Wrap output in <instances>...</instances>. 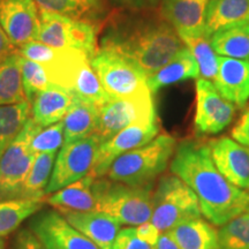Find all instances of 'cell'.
I'll use <instances>...</instances> for the list:
<instances>
[{"mask_svg":"<svg viewBox=\"0 0 249 249\" xmlns=\"http://www.w3.org/2000/svg\"><path fill=\"white\" fill-rule=\"evenodd\" d=\"M176 148L177 141L172 135L158 134L147 144L118 157L105 177L129 186H152L155 179L166 170Z\"/></svg>","mask_w":249,"mask_h":249,"instance_id":"obj_3","label":"cell"},{"mask_svg":"<svg viewBox=\"0 0 249 249\" xmlns=\"http://www.w3.org/2000/svg\"><path fill=\"white\" fill-rule=\"evenodd\" d=\"M211 155L219 172L238 188L249 189V148L223 138L209 141Z\"/></svg>","mask_w":249,"mask_h":249,"instance_id":"obj_16","label":"cell"},{"mask_svg":"<svg viewBox=\"0 0 249 249\" xmlns=\"http://www.w3.org/2000/svg\"><path fill=\"white\" fill-rule=\"evenodd\" d=\"M154 116L157 113L154 95L150 91L128 98H111L98 107V124L95 134L102 142H105L129 124Z\"/></svg>","mask_w":249,"mask_h":249,"instance_id":"obj_11","label":"cell"},{"mask_svg":"<svg viewBox=\"0 0 249 249\" xmlns=\"http://www.w3.org/2000/svg\"><path fill=\"white\" fill-rule=\"evenodd\" d=\"M0 27L15 48L36 40L39 9L35 0H0Z\"/></svg>","mask_w":249,"mask_h":249,"instance_id":"obj_15","label":"cell"},{"mask_svg":"<svg viewBox=\"0 0 249 249\" xmlns=\"http://www.w3.org/2000/svg\"><path fill=\"white\" fill-rule=\"evenodd\" d=\"M36 40L58 50H75L91 59L97 52V26L39 9Z\"/></svg>","mask_w":249,"mask_h":249,"instance_id":"obj_8","label":"cell"},{"mask_svg":"<svg viewBox=\"0 0 249 249\" xmlns=\"http://www.w3.org/2000/svg\"><path fill=\"white\" fill-rule=\"evenodd\" d=\"M27 102L21 81L18 51L0 59V107Z\"/></svg>","mask_w":249,"mask_h":249,"instance_id":"obj_29","label":"cell"},{"mask_svg":"<svg viewBox=\"0 0 249 249\" xmlns=\"http://www.w3.org/2000/svg\"><path fill=\"white\" fill-rule=\"evenodd\" d=\"M71 225L90 239L101 249H113L121 224L101 211H59Z\"/></svg>","mask_w":249,"mask_h":249,"instance_id":"obj_19","label":"cell"},{"mask_svg":"<svg viewBox=\"0 0 249 249\" xmlns=\"http://www.w3.org/2000/svg\"><path fill=\"white\" fill-rule=\"evenodd\" d=\"M169 233L180 249H222L218 231L202 218L180 224Z\"/></svg>","mask_w":249,"mask_h":249,"instance_id":"obj_24","label":"cell"},{"mask_svg":"<svg viewBox=\"0 0 249 249\" xmlns=\"http://www.w3.org/2000/svg\"><path fill=\"white\" fill-rule=\"evenodd\" d=\"M93 191L97 201L96 211L110 214L121 225L138 226L151 219L152 186H129L102 177L95 179Z\"/></svg>","mask_w":249,"mask_h":249,"instance_id":"obj_4","label":"cell"},{"mask_svg":"<svg viewBox=\"0 0 249 249\" xmlns=\"http://www.w3.org/2000/svg\"><path fill=\"white\" fill-rule=\"evenodd\" d=\"M113 2L120 7L132 9V11H141V9L156 7L160 5V0H113Z\"/></svg>","mask_w":249,"mask_h":249,"instance_id":"obj_41","label":"cell"},{"mask_svg":"<svg viewBox=\"0 0 249 249\" xmlns=\"http://www.w3.org/2000/svg\"><path fill=\"white\" fill-rule=\"evenodd\" d=\"M213 85L224 98L236 107H245L249 101V59L220 57Z\"/></svg>","mask_w":249,"mask_h":249,"instance_id":"obj_18","label":"cell"},{"mask_svg":"<svg viewBox=\"0 0 249 249\" xmlns=\"http://www.w3.org/2000/svg\"><path fill=\"white\" fill-rule=\"evenodd\" d=\"M182 42L185 46L189 49L193 57L197 62L201 79L213 81L218 71V66H219V55L214 52L210 43V38L202 35L186 38Z\"/></svg>","mask_w":249,"mask_h":249,"instance_id":"obj_32","label":"cell"},{"mask_svg":"<svg viewBox=\"0 0 249 249\" xmlns=\"http://www.w3.org/2000/svg\"><path fill=\"white\" fill-rule=\"evenodd\" d=\"M197 196L202 214L213 225L222 226L249 210V193L227 180L214 165L209 142L185 140L177 144L170 163Z\"/></svg>","mask_w":249,"mask_h":249,"instance_id":"obj_1","label":"cell"},{"mask_svg":"<svg viewBox=\"0 0 249 249\" xmlns=\"http://www.w3.org/2000/svg\"><path fill=\"white\" fill-rule=\"evenodd\" d=\"M29 102L0 107V160L30 118Z\"/></svg>","mask_w":249,"mask_h":249,"instance_id":"obj_30","label":"cell"},{"mask_svg":"<svg viewBox=\"0 0 249 249\" xmlns=\"http://www.w3.org/2000/svg\"><path fill=\"white\" fill-rule=\"evenodd\" d=\"M134 230H135L136 235H138L141 240L148 242V244L151 245L152 247H155L161 235V232L150 222V220L141 224V225L134 226Z\"/></svg>","mask_w":249,"mask_h":249,"instance_id":"obj_39","label":"cell"},{"mask_svg":"<svg viewBox=\"0 0 249 249\" xmlns=\"http://www.w3.org/2000/svg\"><path fill=\"white\" fill-rule=\"evenodd\" d=\"M88 55L75 50H60L53 61L45 65L50 82L74 96L101 107L111 99L103 88Z\"/></svg>","mask_w":249,"mask_h":249,"instance_id":"obj_5","label":"cell"},{"mask_svg":"<svg viewBox=\"0 0 249 249\" xmlns=\"http://www.w3.org/2000/svg\"><path fill=\"white\" fill-rule=\"evenodd\" d=\"M74 101V95L51 83L30 102V118L42 128L62 121Z\"/></svg>","mask_w":249,"mask_h":249,"instance_id":"obj_20","label":"cell"},{"mask_svg":"<svg viewBox=\"0 0 249 249\" xmlns=\"http://www.w3.org/2000/svg\"><path fill=\"white\" fill-rule=\"evenodd\" d=\"M218 236L222 249H249V210L222 225Z\"/></svg>","mask_w":249,"mask_h":249,"instance_id":"obj_33","label":"cell"},{"mask_svg":"<svg viewBox=\"0 0 249 249\" xmlns=\"http://www.w3.org/2000/svg\"><path fill=\"white\" fill-rule=\"evenodd\" d=\"M95 177L92 174L77 180L59 191L52 193L46 202L58 211H96V201L93 182Z\"/></svg>","mask_w":249,"mask_h":249,"instance_id":"obj_21","label":"cell"},{"mask_svg":"<svg viewBox=\"0 0 249 249\" xmlns=\"http://www.w3.org/2000/svg\"><path fill=\"white\" fill-rule=\"evenodd\" d=\"M195 129L198 135H214L232 123L236 107L224 98L210 80H196Z\"/></svg>","mask_w":249,"mask_h":249,"instance_id":"obj_13","label":"cell"},{"mask_svg":"<svg viewBox=\"0 0 249 249\" xmlns=\"http://www.w3.org/2000/svg\"><path fill=\"white\" fill-rule=\"evenodd\" d=\"M102 46L116 50L150 76L185 44L177 30L160 15L114 28L102 39Z\"/></svg>","mask_w":249,"mask_h":249,"instance_id":"obj_2","label":"cell"},{"mask_svg":"<svg viewBox=\"0 0 249 249\" xmlns=\"http://www.w3.org/2000/svg\"><path fill=\"white\" fill-rule=\"evenodd\" d=\"M59 51L60 50L46 45L39 40H31V42H28L21 48H18V53L28 60L38 62V64L45 66L57 58Z\"/></svg>","mask_w":249,"mask_h":249,"instance_id":"obj_36","label":"cell"},{"mask_svg":"<svg viewBox=\"0 0 249 249\" xmlns=\"http://www.w3.org/2000/svg\"><path fill=\"white\" fill-rule=\"evenodd\" d=\"M210 43L220 57L249 59V22L218 30L210 37Z\"/></svg>","mask_w":249,"mask_h":249,"instance_id":"obj_27","label":"cell"},{"mask_svg":"<svg viewBox=\"0 0 249 249\" xmlns=\"http://www.w3.org/2000/svg\"><path fill=\"white\" fill-rule=\"evenodd\" d=\"M249 22V0H210L205 14L204 36L218 30Z\"/></svg>","mask_w":249,"mask_h":249,"instance_id":"obj_23","label":"cell"},{"mask_svg":"<svg viewBox=\"0 0 249 249\" xmlns=\"http://www.w3.org/2000/svg\"><path fill=\"white\" fill-rule=\"evenodd\" d=\"M14 52H17L15 51V46L12 44V42L6 36L4 30L0 27V59L7 57V55L14 53Z\"/></svg>","mask_w":249,"mask_h":249,"instance_id":"obj_42","label":"cell"},{"mask_svg":"<svg viewBox=\"0 0 249 249\" xmlns=\"http://www.w3.org/2000/svg\"><path fill=\"white\" fill-rule=\"evenodd\" d=\"M154 249H180L178 245L176 244V241L173 240L172 236L170 235L169 232H163L161 233L160 240L157 241V244L154 247Z\"/></svg>","mask_w":249,"mask_h":249,"instance_id":"obj_43","label":"cell"},{"mask_svg":"<svg viewBox=\"0 0 249 249\" xmlns=\"http://www.w3.org/2000/svg\"><path fill=\"white\" fill-rule=\"evenodd\" d=\"M54 152L36 154L31 169L22 187L21 197L23 200H44L45 189L51 179L55 161Z\"/></svg>","mask_w":249,"mask_h":249,"instance_id":"obj_28","label":"cell"},{"mask_svg":"<svg viewBox=\"0 0 249 249\" xmlns=\"http://www.w3.org/2000/svg\"><path fill=\"white\" fill-rule=\"evenodd\" d=\"M158 133H160V124L157 116L138 121L121 129L110 140L102 143L91 174L95 178L105 177L111 164L118 157L147 144L158 135Z\"/></svg>","mask_w":249,"mask_h":249,"instance_id":"obj_12","label":"cell"},{"mask_svg":"<svg viewBox=\"0 0 249 249\" xmlns=\"http://www.w3.org/2000/svg\"><path fill=\"white\" fill-rule=\"evenodd\" d=\"M197 218H202V211L191 187L174 174L164 176L154 192L150 222L163 233Z\"/></svg>","mask_w":249,"mask_h":249,"instance_id":"obj_6","label":"cell"},{"mask_svg":"<svg viewBox=\"0 0 249 249\" xmlns=\"http://www.w3.org/2000/svg\"><path fill=\"white\" fill-rule=\"evenodd\" d=\"M0 249H5V246H4V241L1 240V238H0Z\"/></svg>","mask_w":249,"mask_h":249,"instance_id":"obj_44","label":"cell"},{"mask_svg":"<svg viewBox=\"0 0 249 249\" xmlns=\"http://www.w3.org/2000/svg\"><path fill=\"white\" fill-rule=\"evenodd\" d=\"M42 127L31 118L0 160V201L21 197L22 187L36 154L30 148L31 140Z\"/></svg>","mask_w":249,"mask_h":249,"instance_id":"obj_9","label":"cell"},{"mask_svg":"<svg viewBox=\"0 0 249 249\" xmlns=\"http://www.w3.org/2000/svg\"><path fill=\"white\" fill-rule=\"evenodd\" d=\"M231 136L234 141L249 148V105L232 128Z\"/></svg>","mask_w":249,"mask_h":249,"instance_id":"obj_38","label":"cell"},{"mask_svg":"<svg viewBox=\"0 0 249 249\" xmlns=\"http://www.w3.org/2000/svg\"><path fill=\"white\" fill-rule=\"evenodd\" d=\"M113 249H154L148 242L141 240L136 235L134 226L120 230L118 233Z\"/></svg>","mask_w":249,"mask_h":249,"instance_id":"obj_37","label":"cell"},{"mask_svg":"<svg viewBox=\"0 0 249 249\" xmlns=\"http://www.w3.org/2000/svg\"><path fill=\"white\" fill-rule=\"evenodd\" d=\"M200 77L197 62L193 57L187 46L180 50L165 66L158 70L152 75L148 76L147 85L152 95L160 91L164 87L174 85L185 80Z\"/></svg>","mask_w":249,"mask_h":249,"instance_id":"obj_22","label":"cell"},{"mask_svg":"<svg viewBox=\"0 0 249 249\" xmlns=\"http://www.w3.org/2000/svg\"><path fill=\"white\" fill-rule=\"evenodd\" d=\"M64 143V123L59 121L57 124L40 129L31 140L30 148L34 154H40V152L57 154L59 149L62 148Z\"/></svg>","mask_w":249,"mask_h":249,"instance_id":"obj_35","label":"cell"},{"mask_svg":"<svg viewBox=\"0 0 249 249\" xmlns=\"http://www.w3.org/2000/svg\"><path fill=\"white\" fill-rule=\"evenodd\" d=\"M210 0H160V15L177 30L181 40L204 35Z\"/></svg>","mask_w":249,"mask_h":249,"instance_id":"obj_17","label":"cell"},{"mask_svg":"<svg viewBox=\"0 0 249 249\" xmlns=\"http://www.w3.org/2000/svg\"><path fill=\"white\" fill-rule=\"evenodd\" d=\"M20 55V54H18ZM20 70L22 88L27 102H31L37 93L51 85L45 67L38 62L28 60L20 55Z\"/></svg>","mask_w":249,"mask_h":249,"instance_id":"obj_34","label":"cell"},{"mask_svg":"<svg viewBox=\"0 0 249 249\" xmlns=\"http://www.w3.org/2000/svg\"><path fill=\"white\" fill-rule=\"evenodd\" d=\"M37 7L74 20L95 22L104 14L103 0H35Z\"/></svg>","mask_w":249,"mask_h":249,"instance_id":"obj_26","label":"cell"},{"mask_svg":"<svg viewBox=\"0 0 249 249\" xmlns=\"http://www.w3.org/2000/svg\"><path fill=\"white\" fill-rule=\"evenodd\" d=\"M90 62L111 98H128L150 91L148 76L116 50L101 46Z\"/></svg>","mask_w":249,"mask_h":249,"instance_id":"obj_7","label":"cell"},{"mask_svg":"<svg viewBox=\"0 0 249 249\" xmlns=\"http://www.w3.org/2000/svg\"><path fill=\"white\" fill-rule=\"evenodd\" d=\"M64 123L65 143L87 138L96 132L98 124V107L91 103L74 96V101L68 108Z\"/></svg>","mask_w":249,"mask_h":249,"instance_id":"obj_25","label":"cell"},{"mask_svg":"<svg viewBox=\"0 0 249 249\" xmlns=\"http://www.w3.org/2000/svg\"><path fill=\"white\" fill-rule=\"evenodd\" d=\"M30 230L45 249H101L71 225L58 210L35 213Z\"/></svg>","mask_w":249,"mask_h":249,"instance_id":"obj_14","label":"cell"},{"mask_svg":"<svg viewBox=\"0 0 249 249\" xmlns=\"http://www.w3.org/2000/svg\"><path fill=\"white\" fill-rule=\"evenodd\" d=\"M102 143L101 138L93 133L87 138L62 145L55 157L45 195L52 194L91 174Z\"/></svg>","mask_w":249,"mask_h":249,"instance_id":"obj_10","label":"cell"},{"mask_svg":"<svg viewBox=\"0 0 249 249\" xmlns=\"http://www.w3.org/2000/svg\"><path fill=\"white\" fill-rule=\"evenodd\" d=\"M15 249H45L30 229L21 230L15 241Z\"/></svg>","mask_w":249,"mask_h":249,"instance_id":"obj_40","label":"cell"},{"mask_svg":"<svg viewBox=\"0 0 249 249\" xmlns=\"http://www.w3.org/2000/svg\"><path fill=\"white\" fill-rule=\"evenodd\" d=\"M44 202L23 198L0 201V238L15 231L27 218L38 213Z\"/></svg>","mask_w":249,"mask_h":249,"instance_id":"obj_31","label":"cell"}]
</instances>
